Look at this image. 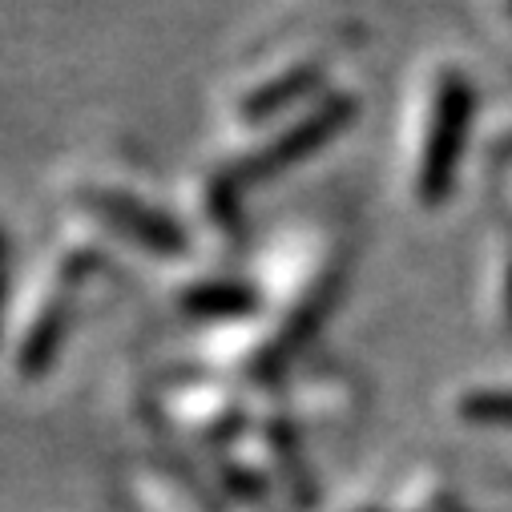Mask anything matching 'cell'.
<instances>
[{"mask_svg": "<svg viewBox=\"0 0 512 512\" xmlns=\"http://www.w3.org/2000/svg\"><path fill=\"white\" fill-rule=\"evenodd\" d=\"M57 214L93 226L109 246H146L150 254H174L186 246L174 198L117 154L77 162L61 178Z\"/></svg>", "mask_w": 512, "mask_h": 512, "instance_id": "6da1fadb", "label": "cell"}, {"mask_svg": "<svg viewBox=\"0 0 512 512\" xmlns=\"http://www.w3.org/2000/svg\"><path fill=\"white\" fill-rule=\"evenodd\" d=\"M472 109H476L472 77L444 65L428 85V113H424V134L416 142V170H412V194L424 206H440L452 190V178L464 154V134L472 125Z\"/></svg>", "mask_w": 512, "mask_h": 512, "instance_id": "3957f363", "label": "cell"}, {"mask_svg": "<svg viewBox=\"0 0 512 512\" xmlns=\"http://www.w3.org/2000/svg\"><path fill=\"white\" fill-rule=\"evenodd\" d=\"M242 186L218 170L210 158H198L174 182V210L186 238H202L206 246H234L242 230Z\"/></svg>", "mask_w": 512, "mask_h": 512, "instance_id": "277c9868", "label": "cell"}, {"mask_svg": "<svg viewBox=\"0 0 512 512\" xmlns=\"http://www.w3.org/2000/svg\"><path fill=\"white\" fill-rule=\"evenodd\" d=\"M508 9H512V0H508Z\"/></svg>", "mask_w": 512, "mask_h": 512, "instance_id": "5b68a950", "label": "cell"}, {"mask_svg": "<svg viewBox=\"0 0 512 512\" xmlns=\"http://www.w3.org/2000/svg\"><path fill=\"white\" fill-rule=\"evenodd\" d=\"M351 117H355V93L327 85L315 97L295 101L263 121L238 125V130H218L206 158L246 190L250 182L271 178L291 162L315 154Z\"/></svg>", "mask_w": 512, "mask_h": 512, "instance_id": "7a4b0ae2", "label": "cell"}]
</instances>
